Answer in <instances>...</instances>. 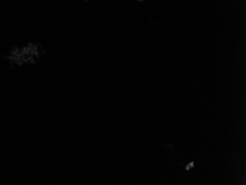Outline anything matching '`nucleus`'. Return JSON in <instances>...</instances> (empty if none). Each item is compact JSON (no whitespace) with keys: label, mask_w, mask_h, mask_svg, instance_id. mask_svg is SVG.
<instances>
[]
</instances>
